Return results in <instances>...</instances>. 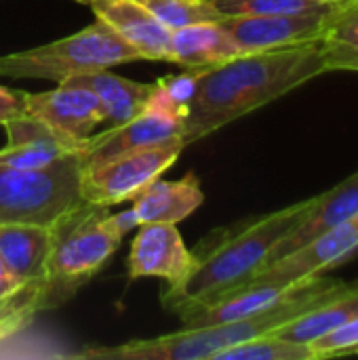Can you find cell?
Segmentation results:
<instances>
[{
	"label": "cell",
	"mask_w": 358,
	"mask_h": 360,
	"mask_svg": "<svg viewBox=\"0 0 358 360\" xmlns=\"http://www.w3.org/2000/svg\"><path fill=\"white\" fill-rule=\"evenodd\" d=\"M329 72L319 40L245 53L209 68L184 120V146L196 143L234 120L281 99Z\"/></svg>",
	"instance_id": "6da1fadb"
},
{
	"label": "cell",
	"mask_w": 358,
	"mask_h": 360,
	"mask_svg": "<svg viewBox=\"0 0 358 360\" xmlns=\"http://www.w3.org/2000/svg\"><path fill=\"white\" fill-rule=\"evenodd\" d=\"M319 196L257 217L247 226L217 232L215 240H203L194 253V268L177 285L162 291V306L181 316L226 291L245 285L268 262L272 249L317 205Z\"/></svg>",
	"instance_id": "7a4b0ae2"
},
{
	"label": "cell",
	"mask_w": 358,
	"mask_h": 360,
	"mask_svg": "<svg viewBox=\"0 0 358 360\" xmlns=\"http://www.w3.org/2000/svg\"><path fill=\"white\" fill-rule=\"evenodd\" d=\"M346 287L348 283L327 278L323 274L312 276L289 297L253 316L217 325L184 327L177 333L131 340L118 346H95L72 356L95 360H213L219 352L236 344L279 331L291 321L323 306Z\"/></svg>",
	"instance_id": "3957f363"
},
{
	"label": "cell",
	"mask_w": 358,
	"mask_h": 360,
	"mask_svg": "<svg viewBox=\"0 0 358 360\" xmlns=\"http://www.w3.org/2000/svg\"><path fill=\"white\" fill-rule=\"evenodd\" d=\"M82 167L80 154L38 169L0 165V224L61 226L87 205L80 194Z\"/></svg>",
	"instance_id": "277c9868"
},
{
	"label": "cell",
	"mask_w": 358,
	"mask_h": 360,
	"mask_svg": "<svg viewBox=\"0 0 358 360\" xmlns=\"http://www.w3.org/2000/svg\"><path fill=\"white\" fill-rule=\"evenodd\" d=\"M139 59L135 49L97 19L72 36L27 51L0 55V78H34L63 84L78 74L110 70Z\"/></svg>",
	"instance_id": "5b68a950"
},
{
	"label": "cell",
	"mask_w": 358,
	"mask_h": 360,
	"mask_svg": "<svg viewBox=\"0 0 358 360\" xmlns=\"http://www.w3.org/2000/svg\"><path fill=\"white\" fill-rule=\"evenodd\" d=\"M110 207L84 205L59 226L57 240L46 262V310L68 302L116 253L122 238L106 217Z\"/></svg>",
	"instance_id": "8992f818"
},
{
	"label": "cell",
	"mask_w": 358,
	"mask_h": 360,
	"mask_svg": "<svg viewBox=\"0 0 358 360\" xmlns=\"http://www.w3.org/2000/svg\"><path fill=\"white\" fill-rule=\"evenodd\" d=\"M184 148L181 139H171L118 154L99 165L82 167V200L97 207H114L133 200L177 162Z\"/></svg>",
	"instance_id": "52a82bcc"
},
{
	"label": "cell",
	"mask_w": 358,
	"mask_h": 360,
	"mask_svg": "<svg viewBox=\"0 0 358 360\" xmlns=\"http://www.w3.org/2000/svg\"><path fill=\"white\" fill-rule=\"evenodd\" d=\"M358 255V213L338 224L306 247L285 255L283 259L264 266L247 283H281L293 285L312 276H321L327 270Z\"/></svg>",
	"instance_id": "ba28073f"
},
{
	"label": "cell",
	"mask_w": 358,
	"mask_h": 360,
	"mask_svg": "<svg viewBox=\"0 0 358 360\" xmlns=\"http://www.w3.org/2000/svg\"><path fill=\"white\" fill-rule=\"evenodd\" d=\"M129 276L160 278L177 287L194 268V253L186 247L177 224H141L127 259Z\"/></svg>",
	"instance_id": "9c48e42d"
},
{
	"label": "cell",
	"mask_w": 358,
	"mask_h": 360,
	"mask_svg": "<svg viewBox=\"0 0 358 360\" xmlns=\"http://www.w3.org/2000/svg\"><path fill=\"white\" fill-rule=\"evenodd\" d=\"M23 112L74 141L87 139L106 120L97 95L74 84H59L42 93L23 91Z\"/></svg>",
	"instance_id": "30bf717a"
},
{
	"label": "cell",
	"mask_w": 358,
	"mask_h": 360,
	"mask_svg": "<svg viewBox=\"0 0 358 360\" xmlns=\"http://www.w3.org/2000/svg\"><path fill=\"white\" fill-rule=\"evenodd\" d=\"M325 13L302 15H260V17H226L222 25L228 30L241 53L270 51L321 38Z\"/></svg>",
	"instance_id": "8fae6325"
},
{
	"label": "cell",
	"mask_w": 358,
	"mask_h": 360,
	"mask_svg": "<svg viewBox=\"0 0 358 360\" xmlns=\"http://www.w3.org/2000/svg\"><path fill=\"white\" fill-rule=\"evenodd\" d=\"M95 19L110 25L131 49L148 61H169L171 30H167L139 0H89Z\"/></svg>",
	"instance_id": "7c38bea8"
},
{
	"label": "cell",
	"mask_w": 358,
	"mask_h": 360,
	"mask_svg": "<svg viewBox=\"0 0 358 360\" xmlns=\"http://www.w3.org/2000/svg\"><path fill=\"white\" fill-rule=\"evenodd\" d=\"M184 133V122L158 112L143 110L135 118L110 127L99 135H89L82 146V162L84 167L99 165L108 158H114L118 154L171 141V139H181Z\"/></svg>",
	"instance_id": "4fadbf2b"
},
{
	"label": "cell",
	"mask_w": 358,
	"mask_h": 360,
	"mask_svg": "<svg viewBox=\"0 0 358 360\" xmlns=\"http://www.w3.org/2000/svg\"><path fill=\"white\" fill-rule=\"evenodd\" d=\"M4 129L8 143L0 150L2 167L38 169L70 154H82L84 139H68L25 112L8 120Z\"/></svg>",
	"instance_id": "5bb4252c"
},
{
	"label": "cell",
	"mask_w": 358,
	"mask_h": 360,
	"mask_svg": "<svg viewBox=\"0 0 358 360\" xmlns=\"http://www.w3.org/2000/svg\"><path fill=\"white\" fill-rule=\"evenodd\" d=\"M357 213L358 173H354L348 179H344L342 184H338L333 190L319 196L314 209L295 228H291L283 236V240L272 249V253L268 255L266 266L283 259L285 255H289V253H293V251H298L302 247H306L308 243L317 240L319 236H323L325 232H329L331 228H335L338 224L346 221L348 217H352Z\"/></svg>",
	"instance_id": "9a60e30c"
},
{
	"label": "cell",
	"mask_w": 358,
	"mask_h": 360,
	"mask_svg": "<svg viewBox=\"0 0 358 360\" xmlns=\"http://www.w3.org/2000/svg\"><path fill=\"white\" fill-rule=\"evenodd\" d=\"M57 228L30 224H0V262L25 285L46 289V262L57 240Z\"/></svg>",
	"instance_id": "2e32d148"
},
{
	"label": "cell",
	"mask_w": 358,
	"mask_h": 360,
	"mask_svg": "<svg viewBox=\"0 0 358 360\" xmlns=\"http://www.w3.org/2000/svg\"><path fill=\"white\" fill-rule=\"evenodd\" d=\"M205 200L200 179L188 173L181 179H156L133 198L139 224H179L190 217Z\"/></svg>",
	"instance_id": "e0dca14e"
},
{
	"label": "cell",
	"mask_w": 358,
	"mask_h": 360,
	"mask_svg": "<svg viewBox=\"0 0 358 360\" xmlns=\"http://www.w3.org/2000/svg\"><path fill=\"white\" fill-rule=\"evenodd\" d=\"M243 55L222 21L194 23L171 32V63L181 68H215Z\"/></svg>",
	"instance_id": "ac0fdd59"
},
{
	"label": "cell",
	"mask_w": 358,
	"mask_h": 360,
	"mask_svg": "<svg viewBox=\"0 0 358 360\" xmlns=\"http://www.w3.org/2000/svg\"><path fill=\"white\" fill-rule=\"evenodd\" d=\"M63 84H74L89 89L97 95L101 108H103V124L116 127L131 118H135L139 112H143L146 101L154 89V82H135L129 78H122L118 74H112L110 70H97L91 74H78Z\"/></svg>",
	"instance_id": "d6986e66"
},
{
	"label": "cell",
	"mask_w": 358,
	"mask_h": 360,
	"mask_svg": "<svg viewBox=\"0 0 358 360\" xmlns=\"http://www.w3.org/2000/svg\"><path fill=\"white\" fill-rule=\"evenodd\" d=\"M321 44L329 72H358V0H335L325 13Z\"/></svg>",
	"instance_id": "ffe728a7"
},
{
	"label": "cell",
	"mask_w": 358,
	"mask_h": 360,
	"mask_svg": "<svg viewBox=\"0 0 358 360\" xmlns=\"http://www.w3.org/2000/svg\"><path fill=\"white\" fill-rule=\"evenodd\" d=\"M352 319H358V283H348L342 293L281 327L279 331H274V335L291 342L310 344Z\"/></svg>",
	"instance_id": "44dd1931"
},
{
	"label": "cell",
	"mask_w": 358,
	"mask_h": 360,
	"mask_svg": "<svg viewBox=\"0 0 358 360\" xmlns=\"http://www.w3.org/2000/svg\"><path fill=\"white\" fill-rule=\"evenodd\" d=\"M209 68H184L181 74H171L154 82V89L146 101L143 110L158 112L177 120H186L190 103L196 95L200 76Z\"/></svg>",
	"instance_id": "7402d4cb"
},
{
	"label": "cell",
	"mask_w": 358,
	"mask_h": 360,
	"mask_svg": "<svg viewBox=\"0 0 358 360\" xmlns=\"http://www.w3.org/2000/svg\"><path fill=\"white\" fill-rule=\"evenodd\" d=\"M213 360H314L310 344L291 342L274 333L236 344Z\"/></svg>",
	"instance_id": "603a6c76"
},
{
	"label": "cell",
	"mask_w": 358,
	"mask_h": 360,
	"mask_svg": "<svg viewBox=\"0 0 358 360\" xmlns=\"http://www.w3.org/2000/svg\"><path fill=\"white\" fill-rule=\"evenodd\" d=\"M167 30L226 19L211 0H139Z\"/></svg>",
	"instance_id": "cb8c5ba5"
},
{
	"label": "cell",
	"mask_w": 358,
	"mask_h": 360,
	"mask_svg": "<svg viewBox=\"0 0 358 360\" xmlns=\"http://www.w3.org/2000/svg\"><path fill=\"white\" fill-rule=\"evenodd\" d=\"M224 17H260V15H302L323 13L333 2L319 0H211Z\"/></svg>",
	"instance_id": "d4e9b609"
},
{
	"label": "cell",
	"mask_w": 358,
	"mask_h": 360,
	"mask_svg": "<svg viewBox=\"0 0 358 360\" xmlns=\"http://www.w3.org/2000/svg\"><path fill=\"white\" fill-rule=\"evenodd\" d=\"M312 359L329 360L358 354V319H352L333 331L325 333L323 338L310 342Z\"/></svg>",
	"instance_id": "484cf974"
},
{
	"label": "cell",
	"mask_w": 358,
	"mask_h": 360,
	"mask_svg": "<svg viewBox=\"0 0 358 360\" xmlns=\"http://www.w3.org/2000/svg\"><path fill=\"white\" fill-rule=\"evenodd\" d=\"M23 114V91H13L0 84V127Z\"/></svg>",
	"instance_id": "4316f807"
},
{
	"label": "cell",
	"mask_w": 358,
	"mask_h": 360,
	"mask_svg": "<svg viewBox=\"0 0 358 360\" xmlns=\"http://www.w3.org/2000/svg\"><path fill=\"white\" fill-rule=\"evenodd\" d=\"M106 221H108L110 230H112L116 236H120L122 240H124V236H127L131 230H135V228L141 226L139 219H137V215H135V211H133V207H131V209H124V211H120V213H108Z\"/></svg>",
	"instance_id": "83f0119b"
},
{
	"label": "cell",
	"mask_w": 358,
	"mask_h": 360,
	"mask_svg": "<svg viewBox=\"0 0 358 360\" xmlns=\"http://www.w3.org/2000/svg\"><path fill=\"white\" fill-rule=\"evenodd\" d=\"M19 285H25V283H19V281L8 272V268L0 262V306L13 295V291H15Z\"/></svg>",
	"instance_id": "f1b7e54d"
},
{
	"label": "cell",
	"mask_w": 358,
	"mask_h": 360,
	"mask_svg": "<svg viewBox=\"0 0 358 360\" xmlns=\"http://www.w3.org/2000/svg\"><path fill=\"white\" fill-rule=\"evenodd\" d=\"M319 2H335V0H319Z\"/></svg>",
	"instance_id": "f546056e"
},
{
	"label": "cell",
	"mask_w": 358,
	"mask_h": 360,
	"mask_svg": "<svg viewBox=\"0 0 358 360\" xmlns=\"http://www.w3.org/2000/svg\"><path fill=\"white\" fill-rule=\"evenodd\" d=\"M76 2H84V4H87V2H89V0H76Z\"/></svg>",
	"instance_id": "4dcf8cb0"
}]
</instances>
